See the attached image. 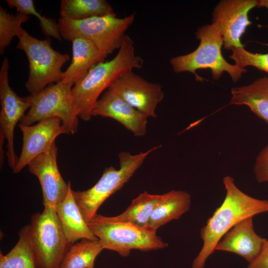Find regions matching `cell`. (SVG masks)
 <instances>
[{
	"instance_id": "1",
	"label": "cell",
	"mask_w": 268,
	"mask_h": 268,
	"mask_svg": "<svg viewBox=\"0 0 268 268\" xmlns=\"http://www.w3.org/2000/svg\"><path fill=\"white\" fill-rule=\"evenodd\" d=\"M226 191L224 201L201 230V249L193 262L192 268H203L217 243L235 224L249 217L268 212V200L249 196L236 185L229 176L223 178Z\"/></svg>"
},
{
	"instance_id": "2",
	"label": "cell",
	"mask_w": 268,
	"mask_h": 268,
	"mask_svg": "<svg viewBox=\"0 0 268 268\" xmlns=\"http://www.w3.org/2000/svg\"><path fill=\"white\" fill-rule=\"evenodd\" d=\"M143 59L135 54L134 42L125 35L117 55L112 60L99 62L91 67L87 74L72 88L74 110L84 121L92 117L93 109L101 94L125 72L140 68Z\"/></svg>"
},
{
	"instance_id": "3",
	"label": "cell",
	"mask_w": 268,
	"mask_h": 268,
	"mask_svg": "<svg viewBox=\"0 0 268 268\" xmlns=\"http://www.w3.org/2000/svg\"><path fill=\"white\" fill-rule=\"evenodd\" d=\"M196 36L200 40L196 50L170 59V64L175 72H190L195 75L197 81L202 82L204 78L197 73V70L208 68L211 70L214 80L218 79L224 72H227L232 81L236 82L247 71L245 68L230 64L223 57L222 37L211 24L199 27Z\"/></svg>"
},
{
	"instance_id": "4",
	"label": "cell",
	"mask_w": 268,
	"mask_h": 268,
	"mask_svg": "<svg viewBox=\"0 0 268 268\" xmlns=\"http://www.w3.org/2000/svg\"><path fill=\"white\" fill-rule=\"evenodd\" d=\"M161 145L145 152L132 155L129 152L119 153L120 168H106L99 181L91 188L82 191L72 190V194L81 214L87 223L97 213L103 202L120 190L141 166L146 157Z\"/></svg>"
},
{
	"instance_id": "5",
	"label": "cell",
	"mask_w": 268,
	"mask_h": 268,
	"mask_svg": "<svg viewBox=\"0 0 268 268\" xmlns=\"http://www.w3.org/2000/svg\"><path fill=\"white\" fill-rule=\"evenodd\" d=\"M135 14L123 18L106 15L72 20L59 18L58 24L62 39L72 41L81 37L91 41L105 59L121 46L125 32L132 24Z\"/></svg>"
},
{
	"instance_id": "6",
	"label": "cell",
	"mask_w": 268,
	"mask_h": 268,
	"mask_svg": "<svg viewBox=\"0 0 268 268\" xmlns=\"http://www.w3.org/2000/svg\"><path fill=\"white\" fill-rule=\"evenodd\" d=\"M18 38L16 48L25 52L29 62L25 87L31 95L63 80L62 67L69 59L67 54L53 49L50 39H38L24 29Z\"/></svg>"
},
{
	"instance_id": "7",
	"label": "cell",
	"mask_w": 268,
	"mask_h": 268,
	"mask_svg": "<svg viewBox=\"0 0 268 268\" xmlns=\"http://www.w3.org/2000/svg\"><path fill=\"white\" fill-rule=\"evenodd\" d=\"M31 235L37 268H59L72 245L66 237L55 207L44 206L31 217Z\"/></svg>"
},
{
	"instance_id": "8",
	"label": "cell",
	"mask_w": 268,
	"mask_h": 268,
	"mask_svg": "<svg viewBox=\"0 0 268 268\" xmlns=\"http://www.w3.org/2000/svg\"><path fill=\"white\" fill-rule=\"evenodd\" d=\"M87 224L104 249L122 257H128L133 250L149 251L168 246L156 233L129 223L109 221L101 214H97Z\"/></svg>"
},
{
	"instance_id": "9",
	"label": "cell",
	"mask_w": 268,
	"mask_h": 268,
	"mask_svg": "<svg viewBox=\"0 0 268 268\" xmlns=\"http://www.w3.org/2000/svg\"><path fill=\"white\" fill-rule=\"evenodd\" d=\"M73 85L62 80L49 85L35 94H30V108L20 124L30 126L46 119L57 117L68 134H74L78 129V117L74 110Z\"/></svg>"
},
{
	"instance_id": "10",
	"label": "cell",
	"mask_w": 268,
	"mask_h": 268,
	"mask_svg": "<svg viewBox=\"0 0 268 268\" xmlns=\"http://www.w3.org/2000/svg\"><path fill=\"white\" fill-rule=\"evenodd\" d=\"M8 59L5 57L0 69V141H7L6 155L9 166L14 169L18 158L14 148L15 126L25 115L30 107L29 96L21 97L11 88L9 83Z\"/></svg>"
},
{
	"instance_id": "11",
	"label": "cell",
	"mask_w": 268,
	"mask_h": 268,
	"mask_svg": "<svg viewBox=\"0 0 268 268\" xmlns=\"http://www.w3.org/2000/svg\"><path fill=\"white\" fill-rule=\"evenodd\" d=\"M257 6V0H222L212 13L211 24L222 37L224 48L244 47L240 39L252 24L248 13Z\"/></svg>"
},
{
	"instance_id": "12",
	"label": "cell",
	"mask_w": 268,
	"mask_h": 268,
	"mask_svg": "<svg viewBox=\"0 0 268 268\" xmlns=\"http://www.w3.org/2000/svg\"><path fill=\"white\" fill-rule=\"evenodd\" d=\"M108 89L148 118L157 117L156 108L164 96L161 84L149 82L133 70L123 74Z\"/></svg>"
},
{
	"instance_id": "13",
	"label": "cell",
	"mask_w": 268,
	"mask_h": 268,
	"mask_svg": "<svg viewBox=\"0 0 268 268\" xmlns=\"http://www.w3.org/2000/svg\"><path fill=\"white\" fill-rule=\"evenodd\" d=\"M22 133V147L13 173H18L35 157L47 151L61 134H68L60 119L53 117L40 121L35 125L19 124Z\"/></svg>"
},
{
	"instance_id": "14",
	"label": "cell",
	"mask_w": 268,
	"mask_h": 268,
	"mask_svg": "<svg viewBox=\"0 0 268 268\" xmlns=\"http://www.w3.org/2000/svg\"><path fill=\"white\" fill-rule=\"evenodd\" d=\"M58 147L55 142L46 152L33 159L28 165L29 171L38 179L44 206L56 207L66 197L70 183L63 179L57 165Z\"/></svg>"
},
{
	"instance_id": "15",
	"label": "cell",
	"mask_w": 268,
	"mask_h": 268,
	"mask_svg": "<svg viewBox=\"0 0 268 268\" xmlns=\"http://www.w3.org/2000/svg\"><path fill=\"white\" fill-rule=\"evenodd\" d=\"M92 114V116H100L116 120L135 136H142L146 133L148 117L109 89L97 100Z\"/></svg>"
},
{
	"instance_id": "16",
	"label": "cell",
	"mask_w": 268,
	"mask_h": 268,
	"mask_svg": "<svg viewBox=\"0 0 268 268\" xmlns=\"http://www.w3.org/2000/svg\"><path fill=\"white\" fill-rule=\"evenodd\" d=\"M267 240L255 232L251 216L228 230L217 243L215 250L235 253L250 263L260 254Z\"/></svg>"
},
{
	"instance_id": "17",
	"label": "cell",
	"mask_w": 268,
	"mask_h": 268,
	"mask_svg": "<svg viewBox=\"0 0 268 268\" xmlns=\"http://www.w3.org/2000/svg\"><path fill=\"white\" fill-rule=\"evenodd\" d=\"M55 209L64 233L71 244L84 239L98 240L84 219L73 197L71 185L66 197Z\"/></svg>"
},
{
	"instance_id": "18",
	"label": "cell",
	"mask_w": 268,
	"mask_h": 268,
	"mask_svg": "<svg viewBox=\"0 0 268 268\" xmlns=\"http://www.w3.org/2000/svg\"><path fill=\"white\" fill-rule=\"evenodd\" d=\"M191 204V196L186 191L172 190L164 194L163 199L153 210L144 229L156 233L161 226L179 219L187 212Z\"/></svg>"
},
{
	"instance_id": "19",
	"label": "cell",
	"mask_w": 268,
	"mask_h": 268,
	"mask_svg": "<svg viewBox=\"0 0 268 268\" xmlns=\"http://www.w3.org/2000/svg\"><path fill=\"white\" fill-rule=\"evenodd\" d=\"M230 105H245L268 124V77H261L252 83L231 89Z\"/></svg>"
},
{
	"instance_id": "20",
	"label": "cell",
	"mask_w": 268,
	"mask_h": 268,
	"mask_svg": "<svg viewBox=\"0 0 268 268\" xmlns=\"http://www.w3.org/2000/svg\"><path fill=\"white\" fill-rule=\"evenodd\" d=\"M72 60L64 72L63 80L74 84L82 78L93 65L104 62L100 52L90 41L78 37L72 41Z\"/></svg>"
},
{
	"instance_id": "21",
	"label": "cell",
	"mask_w": 268,
	"mask_h": 268,
	"mask_svg": "<svg viewBox=\"0 0 268 268\" xmlns=\"http://www.w3.org/2000/svg\"><path fill=\"white\" fill-rule=\"evenodd\" d=\"M163 197L164 194H150L144 191L133 199L129 207L120 214L104 217L111 222L129 223L145 229L153 210Z\"/></svg>"
},
{
	"instance_id": "22",
	"label": "cell",
	"mask_w": 268,
	"mask_h": 268,
	"mask_svg": "<svg viewBox=\"0 0 268 268\" xmlns=\"http://www.w3.org/2000/svg\"><path fill=\"white\" fill-rule=\"evenodd\" d=\"M19 239L6 255L0 253V268H37L33 251L30 224L23 226Z\"/></svg>"
},
{
	"instance_id": "23",
	"label": "cell",
	"mask_w": 268,
	"mask_h": 268,
	"mask_svg": "<svg viewBox=\"0 0 268 268\" xmlns=\"http://www.w3.org/2000/svg\"><path fill=\"white\" fill-rule=\"evenodd\" d=\"M60 15L64 19L78 20L116 14L105 0H62Z\"/></svg>"
},
{
	"instance_id": "24",
	"label": "cell",
	"mask_w": 268,
	"mask_h": 268,
	"mask_svg": "<svg viewBox=\"0 0 268 268\" xmlns=\"http://www.w3.org/2000/svg\"><path fill=\"white\" fill-rule=\"evenodd\" d=\"M103 250L99 240L82 239L70 246L59 268H94L95 259Z\"/></svg>"
},
{
	"instance_id": "25",
	"label": "cell",
	"mask_w": 268,
	"mask_h": 268,
	"mask_svg": "<svg viewBox=\"0 0 268 268\" xmlns=\"http://www.w3.org/2000/svg\"><path fill=\"white\" fill-rule=\"evenodd\" d=\"M29 15L21 12L15 15L0 6V54L2 55L14 37L19 36L23 28L22 24L26 22Z\"/></svg>"
},
{
	"instance_id": "26",
	"label": "cell",
	"mask_w": 268,
	"mask_h": 268,
	"mask_svg": "<svg viewBox=\"0 0 268 268\" xmlns=\"http://www.w3.org/2000/svg\"><path fill=\"white\" fill-rule=\"evenodd\" d=\"M6 2L9 7L16 8L18 12L36 16L39 20L40 27L45 35L62 41V38L58 22L54 19L47 18L38 12L32 0H6Z\"/></svg>"
},
{
	"instance_id": "27",
	"label": "cell",
	"mask_w": 268,
	"mask_h": 268,
	"mask_svg": "<svg viewBox=\"0 0 268 268\" xmlns=\"http://www.w3.org/2000/svg\"><path fill=\"white\" fill-rule=\"evenodd\" d=\"M231 51L232 54L229 58L234 60L235 65L242 68L254 67L268 73V53H253L244 47L234 48Z\"/></svg>"
},
{
	"instance_id": "28",
	"label": "cell",
	"mask_w": 268,
	"mask_h": 268,
	"mask_svg": "<svg viewBox=\"0 0 268 268\" xmlns=\"http://www.w3.org/2000/svg\"><path fill=\"white\" fill-rule=\"evenodd\" d=\"M254 173L258 183H268V144L258 154L254 167Z\"/></svg>"
},
{
	"instance_id": "29",
	"label": "cell",
	"mask_w": 268,
	"mask_h": 268,
	"mask_svg": "<svg viewBox=\"0 0 268 268\" xmlns=\"http://www.w3.org/2000/svg\"><path fill=\"white\" fill-rule=\"evenodd\" d=\"M247 268H268V240L257 258Z\"/></svg>"
},
{
	"instance_id": "30",
	"label": "cell",
	"mask_w": 268,
	"mask_h": 268,
	"mask_svg": "<svg viewBox=\"0 0 268 268\" xmlns=\"http://www.w3.org/2000/svg\"><path fill=\"white\" fill-rule=\"evenodd\" d=\"M257 7H265L268 9V0H257Z\"/></svg>"
}]
</instances>
